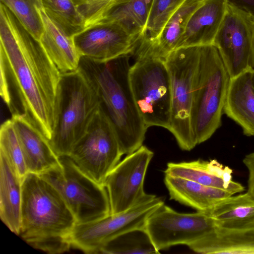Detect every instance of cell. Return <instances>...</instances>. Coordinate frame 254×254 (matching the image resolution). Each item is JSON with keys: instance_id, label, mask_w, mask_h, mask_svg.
<instances>
[{"instance_id": "31", "label": "cell", "mask_w": 254, "mask_h": 254, "mask_svg": "<svg viewBox=\"0 0 254 254\" xmlns=\"http://www.w3.org/2000/svg\"><path fill=\"white\" fill-rule=\"evenodd\" d=\"M80 14L87 18L102 14L114 6L118 0H72Z\"/></svg>"}, {"instance_id": "33", "label": "cell", "mask_w": 254, "mask_h": 254, "mask_svg": "<svg viewBox=\"0 0 254 254\" xmlns=\"http://www.w3.org/2000/svg\"><path fill=\"white\" fill-rule=\"evenodd\" d=\"M243 161L249 171L248 192L254 198V152L246 155Z\"/></svg>"}, {"instance_id": "8", "label": "cell", "mask_w": 254, "mask_h": 254, "mask_svg": "<svg viewBox=\"0 0 254 254\" xmlns=\"http://www.w3.org/2000/svg\"><path fill=\"white\" fill-rule=\"evenodd\" d=\"M200 47L181 48L172 51L165 59L170 78L171 115L169 130L179 147L190 151L197 144L190 123L192 87L198 64Z\"/></svg>"}, {"instance_id": "5", "label": "cell", "mask_w": 254, "mask_h": 254, "mask_svg": "<svg viewBox=\"0 0 254 254\" xmlns=\"http://www.w3.org/2000/svg\"><path fill=\"white\" fill-rule=\"evenodd\" d=\"M230 76L214 45L200 47L194 75L190 123L197 144L209 139L221 126Z\"/></svg>"}, {"instance_id": "34", "label": "cell", "mask_w": 254, "mask_h": 254, "mask_svg": "<svg viewBox=\"0 0 254 254\" xmlns=\"http://www.w3.org/2000/svg\"><path fill=\"white\" fill-rule=\"evenodd\" d=\"M252 83H253V87L254 91V70L253 72V77H252Z\"/></svg>"}, {"instance_id": "29", "label": "cell", "mask_w": 254, "mask_h": 254, "mask_svg": "<svg viewBox=\"0 0 254 254\" xmlns=\"http://www.w3.org/2000/svg\"><path fill=\"white\" fill-rule=\"evenodd\" d=\"M14 14L25 29L39 41L43 31L38 9L40 0H0Z\"/></svg>"}, {"instance_id": "21", "label": "cell", "mask_w": 254, "mask_h": 254, "mask_svg": "<svg viewBox=\"0 0 254 254\" xmlns=\"http://www.w3.org/2000/svg\"><path fill=\"white\" fill-rule=\"evenodd\" d=\"M22 181L5 155L0 151V217L17 235L21 224Z\"/></svg>"}, {"instance_id": "13", "label": "cell", "mask_w": 254, "mask_h": 254, "mask_svg": "<svg viewBox=\"0 0 254 254\" xmlns=\"http://www.w3.org/2000/svg\"><path fill=\"white\" fill-rule=\"evenodd\" d=\"M154 153L142 145L129 154L109 173L104 183L110 201L111 214L124 212L145 198L146 173Z\"/></svg>"}, {"instance_id": "25", "label": "cell", "mask_w": 254, "mask_h": 254, "mask_svg": "<svg viewBox=\"0 0 254 254\" xmlns=\"http://www.w3.org/2000/svg\"><path fill=\"white\" fill-rule=\"evenodd\" d=\"M49 18L65 35L73 37L85 29L84 20L72 0H40Z\"/></svg>"}, {"instance_id": "28", "label": "cell", "mask_w": 254, "mask_h": 254, "mask_svg": "<svg viewBox=\"0 0 254 254\" xmlns=\"http://www.w3.org/2000/svg\"><path fill=\"white\" fill-rule=\"evenodd\" d=\"M0 151L5 155L22 180L28 171L21 144L11 119L6 120L1 125Z\"/></svg>"}, {"instance_id": "3", "label": "cell", "mask_w": 254, "mask_h": 254, "mask_svg": "<svg viewBox=\"0 0 254 254\" xmlns=\"http://www.w3.org/2000/svg\"><path fill=\"white\" fill-rule=\"evenodd\" d=\"M22 182L18 235L32 247L49 254L68 251L69 236L77 223L63 196L40 175L28 173Z\"/></svg>"}, {"instance_id": "32", "label": "cell", "mask_w": 254, "mask_h": 254, "mask_svg": "<svg viewBox=\"0 0 254 254\" xmlns=\"http://www.w3.org/2000/svg\"><path fill=\"white\" fill-rule=\"evenodd\" d=\"M226 3L254 19V0H224Z\"/></svg>"}, {"instance_id": "24", "label": "cell", "mask_w": 254, "mask_h": 254, "mask_svg": "<svg viewBox=\"0 0 254 254\" xmlns=\"http://www.w3.org/2000/svg\"><path fill=\"white\" fill-rule=\"evenodd\" d=\"M189 248L200 254H254V230H233L216 227L213 232Z\"/></svg>"}, {"instance_id": "4", "label": "cell", "mask_w": 254, "mask_h": 254, "mask_svg": "<svg viewBox=\"0 0 254 254\" xmlns=\"http://www.w3.org/2000/svg\"><path fill=\"white\" fill-rule=\"evenodd\" d=\"M99 109L97 94L79 69L61 73L50 143L59 156H69Z\"/></svg>"}, {"instance_id": "19", "label": "cell", "mask_w": 254, "mask_h": 254, "mask_svg": "<svg viewBox=\"0 0 254 254\" xmlns=\"http://www.w3.org/2000/svg\"><path fill=\"white\" fill-rule=\"evenodd\" d=\"M253 70L245 71L230 79L223 113L239 125L243 133L254 136Z\"/></svg>"}, {"instance_id": "16", "label": "cell", "mask_w": 254, "mask_h": 254, "mask_svg": "<svg viewBox=\"0 0 254 254\" xmlns=\"http://www.w3.org/2000/svg\"><path fill=\"white\" fill-rule=\"evenodd\" d=\"M11 119L22 148L28 173L38 175L60 164L59 157L49 140L25 117L13 115Z\"/></svg>"}, {"instance_id": "35", "label": "cell", "mask_w": 254, "mask_h": 254, "mask_svg": "<svg viewBox=\"0 0 254 254\" xmlns=\"http://www.w3.org/2000/svg\"><path fill=\"white\" fill-rule=\"evenodd\" d=\"M253 34H254V19H253Z\"/></svg>"}, {"instance_id": "18", "label": "cell", "mask_w": 254, "mask_h": 254, "mask_svg": "<svg viewBox=\"0 0 254 254\" xmlns=\"http://www.w3.org/2000/svg\"><path fill=\"white\" fill-rule=\"evenodd\" d=\"M226 8L224 0H205L190 18L176 49L213 45Z\"/></svg>"}, {"instance_id": "22", "label": "cell", "mask_w": 254, "mask_h": 254, "mask_svg": "<svg viewBox=\"0 0 254 254\" xmlns=\"http://www.w3.org/2000/svg\"><path fill=\"white\" fill-rule=\"evenodd\" d=\"M164 183L171 199L205 213L222 200L234 195L221 189L168 175H165Z\"/></svg>"}, {"instance_id": "30", "label": "cell", "mask_w": 254, "mask_h": 254, "mask_svg": "<svg viewBox=\"0 0 254 254\" xmlns=\"http://www.w3.org/2000/svg\"><path fill=\"white\" fill-rule=\"evenodd\" d=\"M186 0H152L145 32L141 39L145 42L155 40L167 20Z\"/></svg>"}, {"instance_id": "2", "label": "cell", "mask_w": 254, "mask_h": 254, "mask_svg": "<svg viewBox=\"0 0 254 254\" xmlns=\"http://www.w3.org/2000/svg\"><path fill=\"white\" fill-rule=\"evenodd\" d=\"M130 56L107 61L81 56L78 67L95 90L99 108L114 128L123 154L127 155L142 145L147 128L130 86Z\"/></svg>"}, {"instance_id": "6", "label": "cell", "mask_w": 254, "mask_h": 254, "mask_svg": "<svg viewBox=\"0 0 254 254\" xmlns=\"http://www.w3.org/2000/svg\"><path fill=\"white\" fill-rule=\"evenodd\" d=\"M59 159L60 165L40 175L60 193L73 213L76 224L94 221L111 214L105 186L84 173L69 156Z\"/></svg>"}, {"instance_id": "20", "label": "cell", "mask_w": 254, "mask_h": 254, "mask_svg": "<svg viewBox=\"0 0 254 254\" xmlns=\"http://www.w3.org/2000/svg\"><path fill=\"white\" fill-rule=\"evenodd\" d=\"M43 31L39 40L43 49L61 73L78 69L81 55L73 37L63 33L45 13L41 1L38 5Z\"/></svg>"}, {"instance_id": "7", "label": "cell", "mask_w": 254, "mask_h": 254, "mask_svg": "<svg viewBox=\"0 0 254 254\" xmlns=\"http://www.w3.org/2000/svg\"><path fill=\"white\" fill-rule=\"evenodd\" d=\"M129 81L133 99L146 127L169 128L171 115L170 78L164 60L136 59Z\"/></svg>"}, {"instance_id": "27", "label": "cell", "mask_w": 254, "mask_h": 254, "mask_svg": "<svg viewBox=\"0 0 254 254\" xmlns=\"http://www.w3.org/2000/svg\"><path fill=\"white\" fill-rule=\"evenodd\" d=\"M152 0H129L109 11L107 18L117 21L134 32H143L145 28Z\"/></svg>"}, {"instance_id": "26", "label": "cell", "mask_w": 254, "mask_h": 254, "mask_svg": "<svg viewBox=\"0 0 254 254\" xmlns=\"http://www.w3.org/2000/svg\"><path fill=\"white\" fill-rule=\"evenodd\" d=\"M99 253L108 254H159L145 227L128 231L111 239Z\"/></svg>"}, {"instance_id": "17", "label": "cell", "mask_w": 254, "mask_h": 254, "mask_svg": "<svg viewBox=\"0 0 254 254\" xmlns=\"http://www.w3.org/2000/svg\"><path fill=\"white\" fill-rule=\"evenodd\" d=\"M205 0H186L170 16L158 37L151 42L140 41L134 55L136 60L166 57L176 49L193 12Z\"/></svg>"}, {"instance_id": "11", "label": "cell", "mask_w": 254, "mask_h": 254, "mask_svg": "<svg viewBox=\"0 0 254 254\" xmlns=\"http://www.w3.org/2000/svg\"><path fill=\"white\" fill-rule=\"evenodd\" d=\"M216 227L212 218L205 213H180L165 203L148 217L145 225L158 251L178 245L189 247Z\"/></svg>"}, {"instance_id": "15", "label": "cell", "mask_w": 254, "mask_h": 254, "mask_svg": "<svg viewBox=\"0 0 254 254\" xmlns=\"http://www.w3.org/2000/svg\"><path fill=\"white\" fill-rule=\"evenodd\" d=\"M164 173L165 175L189 180L233 194L245 190L241 184L232 180V170L216 159L169 162Z\"/></svg>"}, {"instance_id": "9", "label": "cell", "mask_w": 254, "mask_h": 254, "mask_svg": "<svg viewBox=\"0 0 254 254\" xmlns=\"http://www.w3.org/2000/svg\"><path fill=\"white\" fill-rule=\"evenodd\" d=\"M123 155L115 130L99 108L69 156L84 173L104 186Z\"/></svg>"}, {"instance_id": "10", "label": "cell", "mask_w": 254, "mask_h": 254, "mask_svg": "<svg viewBox=\"0 0 254 254\" xmlns=\"http://www.w3.org/2000/svg\"><path fill=\"white\" fill-rule=\"evenodd\" d=\"M164 204L162 198L148 194L122 213L92 222L76 224L69 236L71 247L87 254H98L107 242L123 233L145 227L148 217Z\"/></svg>"}, {"instance_id": "12", "label": "cell", "mask_w": 254, "mask_h": 254, "mask_svg": "<svg viewBox=\"0 0 254 254\" xmlns=\"http://www.w3.org/2000/svg\"><path fill=\"white\" fill-rule=\"evenodd\" d=\"M253 19L227 3L213 45L218 49L231 78L254 70Z\"/></svg>"}, {"instance_id": "14", "label": "cell", "mask_w": 254, "mask_h": 254, "mask_svg": "<svg viewBox=\"0 0 254 254\" xmlns=\"http://www.w3.org/2000/svg\"><path fill=\"white\" fill-rule=\"evenodd\" d=\"M141 34L130 33L116 21H100L74 35L75 47L81 55L95 60L107 61L134 55Z\"/></svg>"}, {"instance_id": "23", "label": "cell", "mask_w": 254, "mask_h": 254, "mask_svg": "<svg viewBox=\"0 0 254 254\" xmlns=\"http://www.w3.org/2000/svg\"><path fill=\"white\" fill-rule=\"evenodd\" d=\"M206 214L212 218L216 227L254 230V198L248 192L222 200Z\"/></svg>"}, {"instance_id": "1", "label": "cell", "mask_w": 254, "mask_h": 254, "mask_svg": "<svg viewBox=\"0 0 254 254\" xmlns=\"http://www.w3.org/2000/svg\"><path fill=\"white\" fill-rule=\"evenodd\" d=\"M0 93L12 116L25 117L50 140L61 73L39 41L0 2Z\"/></svg>"}]
</instances>
